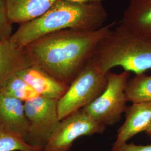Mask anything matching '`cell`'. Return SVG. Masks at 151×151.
<instances>
[{
    "instance_id": "16",
    "label": "cell",
    "mask_w": 151,
    "mask_h": 151,
    "mask_svg": "<svg viewBox=\"0 0 151 151\" xmlns=\"http://www.w3.org/2000/svg\"><path fill=\"white\" fill-rule=\"evenodd\" d=\"M0 151H43L28 145L22 137L0 124Z\"/></svg>"
},
{
    "instance_id": "18",
    "label": "cell",
    "mask_w": 151,
    "mask_h": 151,
    "mask_svg": "<svg viewBox=\"0 0 151 151\" xmlns=\"http://www.w3.org/2000/svg\"><path fill=\"white\" fill-rule=\"evenodd\" d=\"M151 139V137H150ZM112 151H151V143L147 145H137L133 143H124L118 146L113 145Z\"/></svg>"
},
{
    "instance_id": "8",
    "label": "cell",
    "mask_w": 151,
    "mask_h": 151,
    "mask_svg": "<svg viewBox=\"0 0 151 151\" xmlns=\"http://www.w3.org/2000/svg\"><path fill=\"white\" fill-rule=\"evenodd\" d=\"M125 119L119 128L114 146L128 143V141L146 130L151 124V103L132 104L125 111Z\"/></svg>"
},
{
    "instance_id": "17",
    "label": "cell",
    "mask_w": 151,
    "mask_h": 151,
    "mask_svg": "<svg viewBox=\"0 0 151 151\" xmlns=\"http://www.w3.org/2000/svg\"><path fill=\"white\" fill-rule=\"evenodd\" d=\"M12 25L7 15L5 0H0V43L11 37L13 34Z\"/></svg>"
},
{
    "instance_id": "12",
    "label": "cell",
    "mask_w": 151,
    "mask_h": 151,
    "mask_svg": "<svg viewBox=\"0 0 151 151\" xmlns=\"http://www.w3.org/2000/svg\"><path fill=\"white\" fill-rule=\"evenodd\" d=\"M58 0H5L7 17L12 24H22L42 16Z\"/></svg>"
},
{
    "instance_id": "4",
    "label": "cell",
    "mask_w": 151,
    "mask_h": 151,
    "mask_svg": "<svg viewBox=\"0 0 151 151\" xmlns=\"http://www.w3.org/2000/svg\"><path fill=\"white\" fill-rule=\"evenodd\" d=\"M106 75L90 60L71 82L57 102L60 120L92 103L105 89Z\"/></svg>"
},
{
    "instance_id": "7",
    "label": "cell",
    "mask_w": 151,
    "mask_h": 151,
    "mask_svg": "<svg viewBox=\"0 0 151 151\" xmlns=\"http://www.w3.org/2000/svg\"><path fill=\"white\" fill-rule=\"evenodd\" d=\"M106 128L82 109L60 121L43 151H70L78 138L103 134Z\"/></svg>"
},
{
    "instance_id": "15",
    "label": "cell",
    "mask_w": 151,
    "mask_h": 151,
    "mask_svg": "<svg viewBox=\"0 0 151 151\" xmlns=\"http://www.w3.org/2000/svg\"><path fill=\"white\" fill-rule=\"evenodd\" d=\"M0 92L7 96L20 100L24 103L40 96L32 87L17 74L12 76L0 88Z\"/></svg>"
},
{
    "instance_id": "6",
    "label": "cell",
    "mask_w": 151,
    "mask_h": 151,
    "mask_svg": "<svg viewBox=\"0 0 151 151\" xmlns=\"http://www.w3.org/2000/svg\"><path fill=\"white\" fill-rule=\"evenodd\" d=\"M57 102L58 100L39 96L24 103L29 123L28 145L43 150L60 121Z\"/></svg>"
},
{
    "instance_id": "14",
    "label": "cell",
    "mask_w": 151,
    "mask_h": 151,
    "mask_svg": "<svg viewBox=\"0 0 151 151\" xmlns=\"http://www.w3.org/2000/svg\"><path fill=\"white\" fill-rule=\"evenodd\" d=\"M125 93L128 102L151 103V75H135L127 81Z\"/></svg>"
},
{
    "instance_id": "2",
    "label": "cell",
    "mask_w": 151,
    "mask_h": 151,
    "mask_svg": "<svg viewBox=\"0 0 151 151\" xmlns=\"http://www.w3.org/2000/svg\"><path fill=\"white\" fill-rule=\"evenodd\" d=\"M108 17L103 4L58 0L42 16L21 24L9 40L16 48H24L39 38L62 30H96L104 26Z\"/></svg>"
},
{
    "instance_id": "5",
    "label": "cell",
    "mask_w": 151,
    "mask_h": 151,
    "mask_svg": "<svg viewBox=\"0 0 151 151\" xmlns=\"http://www.w3.org/2000/svg\"><path fill=\"white\" fill-rule=\"evenodd\" d=\"M129 76L124 70L120 73L109 72L105 89L83 110L106 127L118 123L127 107L125 88Z\"/></svg>"
},
{
    "instance_id": "9",
    "label": "cell",
    "mask_w": 151,
    "mask_h": 151,
    "mask_svg": "<svg viewBox=\"0 0 151 151\" xmlns=\"http://www.w3.org/2000/svg\"><path fill=\"white\" fill-rule=\"evenodd\" d=\"M0 124L26 142L29 133V123L25 115L24 103L7 96L1 92Z\"/></svg>"
},
{
    "instance_id": "13",
    "label": "cell",
    "mask_w": 151,
    "mask_h": 151,
    "mask_svg": "<svg viewBox=\"0 0 151 151\" xmlns=\"http://www.w3.org/2000/svg\"><path fill=\"white\" fill-rule=\"evenodd\" d=\"M31 65L24 48H16L10 40L0 43V88L19 71Z\"/></svg>"
},
{
    "instance_id": "19",
    "label": "cell",
    "mask_w": 151,
    "mask_h": 151,
    "mask_svg": "<svg viewBox=\"0 0 151 151\" xmlns=\"http://www.w3.org/2000/svg\"><path fill=\"white\" fill-rule=\"evenodd\" d=\"M70 2L84 4H102L104 0H67Z\"/></svg>"
},
{
    "instance_id": "3",
    "label": "cell",
    "mask_w": 151,
    "mask_h": 151,
    "mask_svg": "<svg viewBox=\"0 0 151 151\" xmlns=\"http://www.w3.org/2000/svg\"><path fill=\"white\" fill-rule=\"evenodd\" d=\"M92 60L105 75L116 67L135 75L145 73L151 70V42L121 22L100 42Z\"/></svg>"
},
{
    "instance_id": "20",
    "label": "cell",
    "mask_w": 151,
    "mask_h": 151,
    "mask_svg": "<svg viewBox=\"0 0 151 151\" xmlns=\"http://www.w3.org/2000/svg\"><path fill=\"white\" fill-rule=\"evenodd\" d=\"M145 132H146V134L148 135L149 137H151V124L149 126V127L147 128V129L146 130Z\"/></svg>"
},
{
    "instance_id": "1",
    "label": "cell",
    "mask_w": 151,
    "mask_h": 151,
    "mask_svg": "<svg viewBox=\"0 0 151 151\" xmlns=\"http://www.w3.org/2000/svg\"><path fill=\"white\" fill-rule=\"evenodd\" d=\"M114 25L112 22L93 31L60 30L39 38L24 48L32 65L68 86L92 60L98 45Z\"/></svg>"
},
{
    "instance_id": "10",
    "label": "cell",
    "mask_w": 151,
    "mask_h": 151,
    "mask_svg": "<svg viewBox=\"0 0 151 151\" xmlns=\"http://www.w3.org/2000/svg\"><path fill=\"white\" fill-rule=\"evenodd\" d=\"M16 74L44 97L58 100L68 87L35 65L24 68Z\"/></svg>"
},
{
    "instance_id": "11",
    "label": "cell",
    "mask_w": 151,
    "mask_h": 151,
    "mask_svg": "<svg viewBox=\"0 0 151 151\" xmlns=\"http://www.w3.org/2000/svg\"><path fill=\"white\" fill-rule=\"evenodd\" d=\"M122 22L136 35L151 42V0H129Z\"/></svg>"
}]
</instances>
